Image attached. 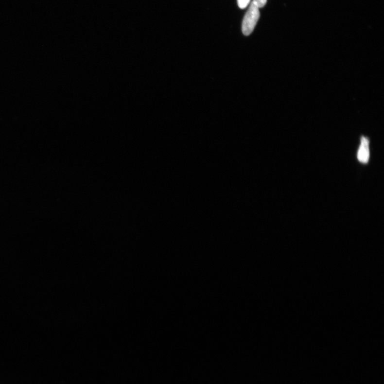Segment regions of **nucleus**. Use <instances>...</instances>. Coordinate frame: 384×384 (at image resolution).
<instances>
[{
    "instance_id": "20e7f679",
    "label": "nucleus",
    "mask_w": 384,
    "mask_h": 384,
    "mask_svg": "<svg viewBox=\"0 0 384 384\" xmlns=\"http://www.w3.org/2000/svg\"><path fill=\"white\" fill-rule=\"evenodd\" d=\"M252 2H253L258 8H261L264 6L267 2V0H253Z\"/></svg>"
},
{
    "instance_id": "f257e3e1",
    "label": "nucleus",
    "mask_w": 384,
    "mask_h": 384,
    "mask_svg": "<svg viewBox=\"0 0 384 384\" xmlns=\"http://www.w3.org/2000/svg\"><path fill=\"white\" fill-rule=\"evenodd\" d=\"M260 17L259 8L252 2L243 22L242 31L244 35L248 36L253 32Z\"/></svg>"
},
{
    "instance_id": "7ed1b4c3",
    "label": "nucleus",
    "mask_w": 384,
    "mask_h": 384,
    "mask_svg": "<svg viewBox=\"0 0 384 384\" xmlns=\"http://www.w3.org/2000/svg\"><path fill=\"white\" fill-rule=\"evenodd\" d=\"M239 7L241 9H244L248 6L250 0H237Z\"/></svg>"
},
{
    "instance_id": "f03ea898",
    "label": "nucleus",
    "mask_w": 384,
    "mask_h": 384,
    "mask_svg": "<svg viewBox=\"0 0 384 384\" xmlns=\"http://www.w3.org/2000/svg\"><path fill=\"white\" fill-rule=\"evenodd\" d=\"M370 157L369 140L364 136L361 138V144L358 153V160L363 163L368 162Z\"/></svg>"
}]
</instances>
